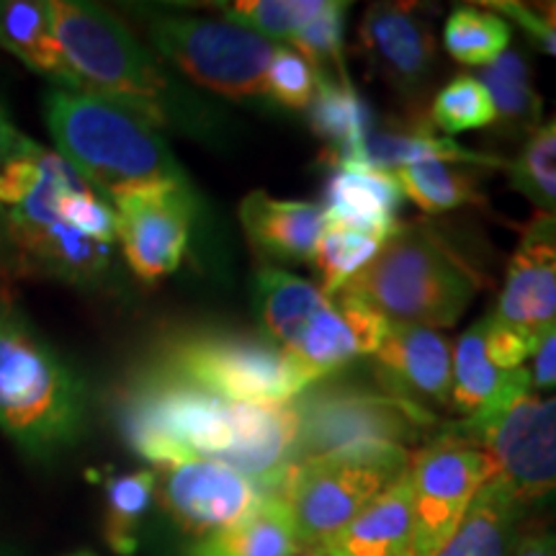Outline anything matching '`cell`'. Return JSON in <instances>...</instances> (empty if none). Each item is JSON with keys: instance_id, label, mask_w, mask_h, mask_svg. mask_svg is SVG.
Masks as SVG:
<instances>
[{"instance_id": "cell-16", "label": "cell", "mask_w": 556, "mask_h": 556, "mask_svg": "<svg viewBox=\"0 0 556 556\" xmlns=\"http://www.w3.org/2000/svg\"><path fill=\"white\" fill-rule=\"evenodd\" d=\"M358 52L400 99L420 101L435 73L438 41L417 5L371 3L358 24Z\"/></svg>"}, {"instance_id": "cell-12", "label": "cell", "mask_w": 556, "mask_h": 556, "mask_svg": "<svg viewBox=\"0 0 556 556\" xmlns=\"http://www.w3.org/2000/svg\"><path fill=\"white\" fill-rule=\"evenodd\" d=\"M443 430L482 448L495 464L492 479L520 507L556 495V397L528 394L490 420H462Z\"/></svg>"}, {"instance_id": "cell-4", "label": "cell", "mask_w": 556, "mask_h": 556, "mask_svg": "<svg viewBox=\"0 0 556 556\" xmlns=\"http://www.w3.org/2000/svg\"><path fill=\"white\" fill-rule=\"evenodd\" d=\"M88 405L80 374L0 294V430L26 456L52 458L86 433Z\"/></svg>"}, {"instance_id": "cell-29", "label": "cell", "mask_w": 556, "mask_h": 556, "mask_svg": "<svg viewBox=\"0 0 556 556\" xmlns=\"http://www.w3.org/2000/svg\"><path fill=\"white\" fill-rule=\"evenodd\" d=\"M394 178H397L402 197H407L426 214H446L484 201L479 191L477 168H467V165L428 160V163L394 170Z\"/></svg>"}, {"instance_id": "cell-24", "label": "cell", "mask_w": 556, "mask_h": 556, "mask_svg": "<svg viewBox=\"0 0 556 556\" xmlns=\"http://www.w3.org/2000/svg\"><path fill=\"white\" fill-rule=\"evenodd\" d=\"M0 50L45 75L54 88L80 90L54 37L50 0H0Z\"/></svg>"}, {"instance_id": "cell-13", "label": "cell", "mask_w": 556, "mask_h": 556, "mask_svg": "<svg viewBox=\"0 0 556 556\" xmlns=\"http://www.w3.org/2000/svg\"><path fill=\"white\" fill-rule=\"evenodd\" d=\"M492 477V458L446 430L413 454L407 479L415 516V556L441 552Z\"/></svg>"}, {"instance_id": "cell-27", "label": "cell", "mask_w": 556, "mask_h": 556, "mask_svg": "<svg viewBox=\"0 0 556 556\" xmlns=\"http://www.w3.org/2000/svg\"><path fill=\"white\" fill-rule=\"evenodd\" d=\"M523 510L526 507L490 479L435 556H507L520 531Z\"/></svg>"}, {"instance_id": "cell-23", "label": "cell", "mask_w": 556, "mask_h": 556, "mask_svg": "<svg viewBox=\"0 0 556 556\" xmlns=\"http://www.w3.org/2000/svg\"><path fill=\"white\" fill-rule=\"evenodd\" d=\"M317 548L325 556H415V516L407 475Z\"/></svg>"}, {"instance_id": "cell-34", "label": "cell", "mask_w": 556, "mask_h": 556, "mask_svg": "<svg viewBox=\"0 0 556 556\" xmlns=\"http://www.w3.org/2000/svg\"><path fill=\"white\" fill-rule=\"evenodd\" d=\"M428 124L451 139L495 124V106L479 78L458 73L430 101Z\"/></svg>"}, {"instance_id": "cell-6", "label": "cell", "mask_w": 556, "mask_h": 556, "mask_svg": "<svg viewBox=\"0 0 556 556\" xmlns=\"http://www.w3.org/2000/svg\"><path fill=\"white\" fill-rule=\"evenodd\" d=\"M255 312L263 336L319 379L371 356L387 332L384 319L345 289L325 294L278 266H261L255 274Z\"/></svg>"}, {"instance_id": "cell-9", "label": "cell", "mask_w": 556, "mask_h": 556, "mask_svg": "<svg viewBox=\"0 0 556 556\" xmlns=\"http://www.w3.org/2000/svg\"><path fill=\"white\" fill-rule=\"evenodd\" d=\"M405 446H356L289 467L276 495L289 507L304 548L323 544L407 475Z\"/></svg>"}, {"instance_id": "cell-39", "label": "cell", "mask_w": 556, "mask_h": 556, "mask_svg": "<svg viewBox=\"0 0 556 556\" xmlns=\"http://www.w3.org/2000/svg\"><path fill=\"white\" fill-rule=\"evenodd\" d=\"M531 371V384L533 389H556V328L548 330L544 338L539 340L536 353H533Z\"/></svg>"}, {"instance_id": "cell-43", "label": "cell", "mask_w": 556, "mask_h": 556, "mask_svg": "<svg viewBox=\"0 0 556 556\" xmlns=\"http://www.w3.org/2000/svg\"><path fill=\"white\" fill-rule=\"evenodd\" d=\"M70 556H96V554H90V552H78V554H70Z\"/></svg>"}, {"instance_id": "cell-31", "label": "cell", "mask_w": 556, "mask_h": 556, "mask_svg": "<svg viewBox=\"0 0 556 556\" xmlns=\"http://www.w3.org/2000/svg\"><path fill=\"white\" fill-rule=\"evenodd\" d=\"M157 471L137 469L111 477L106 482V516H103V539L116 554L129 556L137 552V531L144 513L155 500Z\"/></svg>"}, {"instance_id": "cell-30", "label": "cell", "mask_w": 556, "mask_h": 556, "mask_svg": "<svg viewBox=\"0 0 556 556\" xmlns=\"http://www.w3.org/2000/svg\"><path fill=\"white\" fill-rule=\"evenodd\" d=\"M513 26L484 5H456L443 24V47L456 62L469 67L492 65L510 50Z\"/></svg>"}, {"instance_id": "cell-10", "label": "cell", "mask_w": 556, "mask_h": 556, "mask_svg": "<svg viewBox=\"0 0 556 556\" xmlns=\"http://www.w3.org/2000/svg\"><path fill=\"white\" fill-rule=\"evenodd\" d=\"M299 417L294 464L356 446H405L441 428L433 409L415 405L381 387L323 379L291 400Z\"/></svg>"}, {"instance_id": "cell-25", "label": "cell", "mask_w": 556, "mask_h": 556, "mask_svg": "<svg viewBox=\"0 0 556 556\" xmlns=\"http://www.w3.org/2000/svg\"><path fill=\"white\" fill-rule=\"evenodd\" d=\"M304 552L294 518L281 497H268L255 516L242 523L197 539L186 556H296Z\"/></svg>"}, {"instance_id": "cell-15", "label": "cell", "mask_w": 556, "mask_h": 556, "mask_svg": "<svg viewBox=\"0 0 556 556\" xmlns=\"http://www.w3.org/2000/svg\"><path fill=\"white\" fill-rule=\"evenodd\" d=\"M114 214L124 261L139 281L157 283L176 274L189 250L193 227L189 184L127 193L114 201Z\"/></svg>"}, {"instance_id": "cell-1", "label": "cell", "mask_w": 556, "mask_h": 556, "mask_svg": "<svg viewBox=\"0 0 556 556\" xmlns=\"http://www.w3.org/2000/svg\"><path fill=\"white\" fill-rule=\"evenodd\" d=\"M58 37L78 88L119 103L155 124L208 131V111L165 73L114 11L83 0H50Z\"/></svg>"}, {"instance_id": "cell-28", "label": "cell", "mask_w": 556, "mask_h": 556, "mask_svg": "<svg viewBox=\"0 0 556 556\" xmlns=\"http://www.w3.org/2000/svg\"><path fill=\"white\" fill-rule=\"evenodd\" d=\"M307 114L309 129L328 144L325 160L343 157L356 150L374 131V111L351 80H338L336 75H319V86Z\"/></svg>"}, {"instance_id": "cell-44", "label": "cell", "mask_w": 556, "mask_h": 556, "mask_svg": "<svg viewBox=\"0 0 556 556\" xmlns=\"http://www.w3.org/2000/svg\"><path fill=\"white\" fill-rule=\"evenodd\" d=\"M0 556H11L9 552H3V548H0Z\"/></svg>"}, {"instance_id": "cell-36", "label": "cell", "mask_w": 556, "mask_h": 556, "mask_svg": "<svg viewBox=\"0 0 556 556\" xmlns=\"http://www.w3.org/2000/svg\"><path fill=\"white\" fill-rule=\"evenodd\" d=\"M348 9H351V3H345V0H325V9L319 11V16L287 41V47L302 54L312 67L325 75L336 73L338 80H351L343 58Z\"/></svg>"}, {"instance_id": "cell-32", "label": "cell", "mask_w": 556, "mask_h": 556, "mask_svg": "<svg viewBox=\"0 0 556 556\" xmlns=\"http://www.w3.org/2000/svg\"><path fill=\"white\" fill-rule=\"evenodd\" d=\"M507 178L541 217H556V116L523 139L507 163Z\"/></svg>"}, {"instance_id": "cell-22", "label": "cell", "mask_w": 556, "mask_h": 556, "mask_svg": "<svg viewBox=\"0 0 556 556\" xmlns=\"http://www.w3.org/2000/svg\"><path fill=\"white\" fill-rule=\"evenodd\" d=\"M428 160L467 165V168H507L503 157L462 148L454 139L435 135V129L422 119L409 124H394V127L387 129L374 127L371 135L356 150L332 160L330 168L338 163H361L368 165V168L394 173L405 168V165L428 163Z\"/></svg>"}, {"instance_id": "cell-35", "label": "cell", "mask_w": 556, "mask_h": 556, "mask_svg": "<svg viewBox=\"0 0 556 556\" xmlns=\"http://www.w3.org/2000/svg\"><path fill=\"white\" fill-rule=\"evenodd\" d=\"M217 9L229 24L245 26L276 45H287L294 34L319 16L325 0H235V3H217Z\"/></svg>"}, {"instance_id": "cell-40", "label": "cell", "mask_w": 556, "mask_h": 556, "mask_svg": "<svg viewBox=\"0 0 556 556\" xmlns=\"http://www.w3.org/2000/svg\"><path fill=\"white\" fill-rule=\"evenodd\" d=\"M16 135L18 131L13 129L9 111H5L3 101H0V170H3V163H5V157H9L11 144H13V139H16ZM11 266H13V253H11L9 238H5L3 214H0V274H3V270H9Z\"/></svg>"}, {"instance_id": "cell-20", "label": "cell", "mask_w": 556, "mask_h": 556, "mask_svg": "<svg viewBox=\"0 0 556 556\" xmlns=\"http://www.w3.org/2000/svg\"><path fill=\"white\" fill-rule=\"evenodd\" d=\"M402 189L394 173L361 163H338L325 184V222L389 240L402 227Z\"/></svg>"}, {"instance_id": "cell-21", "label": "cell", "mask_w": 556, "mask_h": 556, "mask_svg": "<svg viewBox=\"0 0 556 556\" xmlns=\"http://www.w3.org/2000/svg\"><path fill=\"white\" fill-rule=\"evenodd\" d=\"M533 394L528 366L505 371L486 356L482 325L475 323L462 332L454 345V384H451V409L464 420H490L507 407L518 405Z\"/></svg>"}, {"instance_id": "cell-5", "label": "cell", "mask_w": 556, "mask_h": 556, "mask_svg": "<svg viewBox=\"0 0 556 556\" xmlns=\"http://www.w3.org/2000/svg\"><path fill=\"white\" fill-rule=\"evenodd\" d=\"M343 289L387 325L441 330L464 317L482 278L435 227L402 222L377 258Z\"/></svg>"}, {"instance_id": "cell-17", "label": "cell", "mask_w": 556, "mask_h": 556, "mask_svg": "<svg viewBox=\"0 0 556 556\" xmlns=\"http://www.w3.org/2000/svg\"><path fill=\"white\" fill-rule=\"evenodd\" d=\"M486 315L533 345L556 328V217H536L526 225L495 307Z\"/></svg>"}, {"instance_id": "cell-19", "label": "cell", "mask_w": 556, "mask_h": 556, "mask_svg": "<svg viewBox=\"0 0 556 556\" xmlns=\"http://www.w3.org/2000/svg\"><path fill=\"white\" fill-rule=\"evenodd\" d=\"M240 225L250 248L274 263H312L325 227L323 204L276 199L266 191H250L240 201Z\"/></svg>"}, {"instance_id": "cell-3", "label": "cell", "mask_w": 556, "mask_h": 556, "mask_svg": "<svg viewBox=\"0 0 556 556\" xmlns=\"http://www.w3.org/2000/svg\"><path fill=\"white\" fill-rule=\"evenodd\" d=\"M45 122L54 152L111 201L127 193L189 184L155 124L86 90L52 88Z\"/></svg>"}, {"instance_id": "cell-2", "label": "cell", "mask_w": 556, "mask_h": 556, "mask_svg": "<svg viewBox=\"0 0 556 556\" xmlns=\"http://www.w3.org/2000/svg\"><path fill=\"white\" fill-rule=\"evenodd\" d=\"M80 173L54 150L16 135L0 170V214L13 263L75 287L99 283L114 261V245L75 232L60 199Z\"/></svg>"}, {"instance_id": "cell-38", "label": "cell", "mask_w": 556, "mask_h": 556, "mask_svg": "<svg viewBox=\"0 0 556 556\" xmlns=\"http://www.w3.org/2000/svg\"><path fill=\"white\" fill-rule=\"evenodd\" d=\"M484 9L495 11L505 21L513 18L546 54L556 58V3H482Z\"/></svg>"}, {"instance_id": "cell-26", "label": "cell", "mask_w": 556, "mask_h": 556, "mask_svg": "<svg viewBox=\"0 0 556 556\" xmlns=\"http://www.w3.org/2000/svg\"><path fill=\"white\" fill-rule=\"evenodd\" d=\"M479 83L495 106L497 135L526 139L544 124V101L533 86L531 62L520 50H507L482 67Z\"/></svg>"}, {"instance_id": "cell-42", "label": "cell", "mask_w": 556, "mask_h": 556, "mask_svg": "<svg viewBox=\"0 0 556 556\" xmlns=\"http://www.w3.org/2000/svg\"><path fill=\"white\" fill-rule=\"evenodd\" d=\"M296 556H325L323 552H319L317 546H309V548H304V552H299Z\"/></svg>"}, {"instance_id": "cell-14", "label": "cell", "mask_w": 556, "mask_h": 556, "mask_svg": "<svg viewBox=\"0 0 556 556\" xmlns=\"http://www.w3.org/2000/svg\"><path fill=\"white\" fill-rule=\"evenodd\" d=\"M155 497L180 531L204 539L255 516L274 495L225 462L191 458L157 469Z\"/></svg>"}, {"instance_id": "cell-18", "label": "cell", "mask_w": 556, "mask_h": 556, "mask_svg": "<svg viewBox=\"0 0 556 556\" xmlns=\"http://www.w3.org/2000/svg\"><path fill=\"white\" fill-rule=\"evenodd\" d=\"M368 358L381 389L420 407L451 409L454 345L441 330L387 325L384 338Z\"/></svg>"}, {"instance_id": "cell-11", "label": "cell", "mask_w": 556, "mask_h": 556, "mask_svg": "<svg viewBox=\"0 0 556 556\" xmlns=\"http://www.w3.org/2000/svg\"><path fill=\"white\" fill-rule=\"evenodd\" d=\"M148 39L157 58L193 86L245 106H268L266 70L276 41L225 18L193 13H150Z\"/></svg>"}, {"instance_id": "cell-8", "label": "cell", "mask_w": 556, "mask_h": 556, "mask_svg": "<svg viewBox=\"0 0 556 556\" xmlns=\"http://www.w3.org/2000/svg\"><path fill=\"white\" fill-rule=\"evenodd\" d=\"M124 438L157 469L191 458L222 462L238 435V405L144 366L119 402Z\"/></svg>"}, {"instance_id": "cell-37", "label": "cell", "mask_w": 556, "mask_h": 556, "mask_svg": "<svg viewBox=\"0 0 556 556\" xmlns=\"http://www.w3.org/2000/svg\"><path fill=\"white\" fill-rule=\"evenodd\" d=\"M319 70L287 45H276L266 70V99L276 111H307L319 86Z\"/></svg>"}, {"instance_id": "cell-7", "label": "cell", "mask_w": 556, "mask_h": 556, "mask_svg": "<svg viewBox=\"0 0 556 556\" xmlns=\"http://www.w3.org/2000/svg\"><path fill=\"white\" fill-rule=\"evenodd\" d=\"M150 366L235 405H289L323 381L263 332L217 328L168 338Z\"/></svg>"}, {"instance_id": "cell-33", "label": "cell", "mask_w": 556, "mask_h": 556, "mask_svg": "<svg viewBox=\"0 0 556 556\" xmlns=\"http://www.w3.org/2000/svg\"><path fill=\"white\" fill-rule=\"evenodd\" d=\"M381 245L384 240L374 238V235L325 222L315 255H312V266L319 274V289L325 294H336L348 287L368 263L377 258Z\"/></svg>"}, {"instance_id": "cell-41", "label": "cell", "mask_w": 556, "mask_h": 556, "mask_svg": "<svg viewBox=\"0 0 556 556\" xmlns=\"http://www.w3.org/2000/svg\"><path fill=\"white\" fill-rule=\"evenodd\" d=\"M507 556H556V531H552V528L518 531Z\"/></svg>"}]
</instances>
